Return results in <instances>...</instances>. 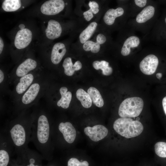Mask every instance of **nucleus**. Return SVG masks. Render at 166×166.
<instances>
[{
    "label": "nucleus",
    "mask_w": 166,
    "mask_h": 166,
    "mask_svg": "<svg viewBox=\"0 0 166 166\" xmlns=\"http://www.w3.org/2000/svg\"><path fill=\"white\" fill-rule=\"evenodd\" d=\"M52 128L48 117L44 114L32 122L30 141L43 157L48 158L53 150L51 140Z\"/></svg>",
    "instance_id": "obj_1"
},
{
    "label": "nucleus",
    "mask_w": 166,
    "mask_h": 166,
    "mask_svg": "<svg viewBox=\"0 0 166 166\" xmlns=\"http://www.w3.org/2000/svg\"><path fill=\"white\" fill-rule=\"evenodd\" d=\"M32 122H13L2 130L10 139L16 153H18L28 146V144L30 141Z\"/></svg>",
    "instance_id": "obj_2"
},
{
    "label": "nucleus",
    "mask_w": 166,
    "mask_h": 166,
    "mask_svg": "<svg viewBox=\"0 0 166 166\" xmlns=\"http://www.w3.org/2000/svg\"><path fill=\"white\" fill-rule=\"evenodd\" d=\"M113 128L118 134L127 138L137 136L143 132L144 127L139 121L130 118H120L114 121Z\"/></svg>",
    "instance_id": "obj_3"
},
{
    "label": "nucleus",
    "mask_w": 166,
    "mask_h": 166,
    "mask_svg": "<svg viewBox=\"0 0 166 166\" xmlns=\"http://www.w3.org/2000/svg\"><path fill=\"white\" fill-rule=\"evenodd\" d=\"M143 107L144 102L141 98L137 97L128 98L120 104L118 114L122 118L137 117L141 112Z\"/></svg>",
    "instance_id": "obj_4"
},
{
    "label": "nucleus",
    "mask_w": 166,
    "mask_h": 166,
    "mask_svg": "<svg viewBox=\"0 0 166 166\" xmlns=\"http://www.w3.org/2000/svg\"><path fill=\"white\" fill-rule=\"evenodd\" d=\"M0 166H7L10 156L14 149V147L7 136L0 134Z\"/></svg>",
    "instance_id": "obj_5"
},
{
    "label": "nucleus",
    "mask_w": 166,
    "mask_h": 166,
    "mask_svg": "<svg viewBox=\"0 0 166 166\" xmlns=\"http://www.w3.org/2000/svg\"><path fill=\"white\" fill-rule=\"evenodd\" d=\"M65 3L62 0H50L46 1L41 6V12L47 15H56L64 8Z\"/></svg>",
    "instance_id": "obj_6"
},
{
    "label": "nucleus",
    "mask_w": 166,
    "mask_h": 166,
    "mask_svg": "<svg viewBox=\"0 0 166 166\" xmlns=\"http://www.w3.org/2000/svg\"><path fill=\"white\" fill-rule=\"evenodd\" d=\"M158 64L157 57L153 54H150L145 57L140 62V68L144 74L150 75L156 72Z\"/></svg>",
    "instance_id": "obj_7"
},
{
    "label": "nucleus",
    "mask_w": 166,
    "mask_h": 166,
    "mask_svg": "<svg viewBox=\"0 0 166 166\" xmlns=\"http://www.w3.org/2000/svg\"><path fill=\"white\" fill-rule=\"evenodd\" d=\"M84 132L91 140L97 142L105 137L108 134V131L105 126L99 124L92 127H87L85 128Z\"/></svg>",
    "instance_id": "obj_8"
},
{
    "label": "nucleus",
    "mask_w": 166,
    "mask_h": 166,
    "mask_svg": "<svg viewBox=\"0 0 166 166\" xmlns=\"http://www.w3.org/2000/svg\"><path fill=\"white\" fill-rule=\"evenodd\" d=\"M32 38V34L30 30L27 28L20 30L16 35L14 45L18 49H24L29 45Z\"/></svg>",
    "instance_id": "obj_9"
},
{
    "label": "nucleus",
    "mask_w": 166,
    "mask_h": 166,
    "mask_svg": "<svg viewBox=\"0 0 166 166\" xmlns=\"http://www.w3.org/2000/svg\"><path fill=\"white\" fill-rule=\"evenodd\" d=\"M57 129L66 142L69 144L73 142L76 138V132L71 123L61 122L58 125Z\"/></svg>",
    "instance_id": "obj_10"
},
{
    "label": "nucleus",
    "mask_w": 166,
    "mask_h": 166,
    "mask_svg": "<svg viewBox=\"0 0 166 166\" xmlns=\"http://www.w3.org/2000/svg\"><path fill=\"white\" fill-rule=\"evenodd\" d=\"M62 31V28L60 23L57 21L51 19L48 23L45 30V35L49 39L53 40L59 37Z\"/></svg>",
    "instance_id": "obj_11"
},
{
    "label": "nucleus",
    "mask_w": 166,
    "mask_h": 166,
    "mask_svg": "<svg viewBox=\"0 0 166 166\" xmlns=\"http://www.w3.org/2000/svg\"><path fill=\"white\" fill-rule=\"evenodd\" d=\"M106 41L105 36L102 34H99L97 35L96 42L88 40L83 44V48L86 51H91L93 53H97L100 50V45L104 43Z\"/></svg>",
    "instance_id": "obj_12"
},
{
    "label": "nucleus",
    "mask_w": 166,
    "mask_h": 166,
    "mask_svg": "<svg viewBox=\"0 0 166 166\" xmlns=\"http://www.w3.org/2000/svg\"><path fill=\"white\" fill-rule=\"evenodd\" d=\"M66 52L65 45L62 43L58 42L53 46L51 54V60L53 63L57 65L61 61Z\"/></svg>",
    "instance_id": "obj_13"
},
{
    "label": "nucleus",
    "mask_w": 166,
    "mask_h": 166,
    "mask_svg": "<svg viewBox=\"0 0 166 166\" xmlns=\"http://www.w3.org/2000/svg\"><path fill=\"white\" fill-rule=\"evenodd\" d=\"M37 65L35 61L31 58L26 59L18 67L16 70V74L19 77L26 75L30 71L35 69Z\"/></svg>",
    "instance_id": "obj_14"
},
{
    "label": "nucleus",
    "mask_w": 166,
    "mask_h": 166,
    "mask_svg": "<svg viewBox=\"0 0 166 166\" xmlns=\"http://www.w3.org/2000/svg\"><path fill=\"white\" fill-rule=\"evenodd\" d=\"M39 84L35 83L32 84L23 96L22 101L25 105L30 103L35 99L39 92Z\"/></svg>",
    "instance_id": "obj_15"
},
{
    "label": "nucleus",
    "mask_w": 166,
    "mask_h": 166,
    "mask_svg": "<svg viewBox=\"0 0 166 166\" xmlns=\"http://www.w3.org/2000/svg\"><path fill=\"white\" fill-rule=\"evenodd\" d=\"M124 10L121 7H118L116 9H110L105 13L103 20L106 24L111 25L114 22L116 18L123 15Z\"/></svg>",
    "instance_id": "obj_16"
},
{
    "label": "nucleus",
    "mask_w": 166,
    "mask_h": 166,
    "mask_svg": "<svg viewBox=\"0 0 166 166\" xmlns=\"http://www.w3.org/2000/svg\"><path fill=\"white\" fill-rule=\"evenodd\" d=\"M140 43L138 37L135 36L128 38L124 41L122 47L121 53L123 56L128 55L131 52V48L137 47Z\"/></svg>",
    "instance_id": "obj_17"
},
{
    "label": "nucleus",
    "mask_w": 166,
    "mask_h": 166,
    "mask_svg": "<svg viewBox=\"0 0 166 166\" xmlns=\"http://www.w3.org/2000/svg\"><path fill=\"white\" fill-rule=\"evenodd\" d=\"M68 89L65 87H62L60 89V93L61 98L57 101V105L64 109L68 108L69 106L72 99V93L69 91L67 92Z\"/></svg>",
    "instance_id": "obj_18"
},
{
    "label": "nucleus",
    "mask_w": 166,
    "mask_h": 166,
    "mask_svg": "<svg viewBox=\"0 0 166 166\" xmlns=\"http://www.w3.org/2000/svg\"><path fill=\"white\" fill-rule=\"evenodd\" d=\"M155 11V8L153 6H146L136 16V22L140 23L146 22L153 17Z\"/></svg>",
    "instance_id": "obj_19"
},
{
    "label": "nucleus",
    "mask_w": 166,
    "mask_h": 166,
    "mask_svg": "<svg viewBox=\"0 0 166 166\" xmlns=\"http://www.w3.org/2000/svg\"><path fill=\"white\" fill-rule=\"evenodd\" d=\"M34 80L33 75L29 73L23 76L20 78V82L16 88L17 92L21 94L23 93L31 85Z\"/></svg>",
    "instance_id": "obj_20"
},
{
    "label": "nucleus",
    "mask_w": 166,
    "mask_h": 166,
    "mask_svg": "<svg viewBox=\"0 0 166 166\" xmlns=\"http://www.w3.org/2000/svg\"><path fill=\"white\" fill-rule=\"evenodd\" d=\"M97 26V23L93 22L91 23L83 30L79 36L80 41L81 44H84L88 41L96 30Z\"/></svg>",
    "instance_id": "obj_21"
},
{
    "label": "nucleus",
    "mask_w": 166,
    "mask_h": 166,
    "mask_svg": "<svg viewBox=\"0 0 166 166\" xmlns=\"http://www.w3.org/2000/svg\"><path fill=\"white\" fill-rule=\"evenodd\" d=\"M76 96L84 107L89 108L91 107L92 101L90 96L83 89H78L76 93Z\"/></svg>",
    "instance_id": "obj_22"
},
{
    "label": "nucleus",
    "mask_w": 166,
    "mask_h": 166,
    "mask_svg": "<svg viewBox=\"0 0 166 166\" xmlns=\"http://www.w3.org/2000/svg\"><path fill=\"white\" fill-rule=\"evenodd\" d=\"M87 93L89 94L94 104L98 107H102L104 101L99 91L95 88L91 87L88 89Z\"/></svg>",
    "instance_id": "obj_23"
},
{
    "label": "nucleus",
    "mask_w": 166,
    "mask_h": 166,
    "mask_svg": "<svg viewBox=\"0 0 166 166\" xmlns=\"http://www.w3.org/2000/svg\"><path fill=\"white\" fill-rule=\"evenodd\" d=\"M93 66L96 70L101 69L104 75H109L113 72L112 68L109 66V63L105 61H94L93 63Z\"/></svg>",
    "instance_id": "obj_24"
},
{
    "label": "nucleus",
    "mask_w": 166,
    "mask_h": 166,
    "mask_svg": "<svg viewBox=\"0 0 166 166\" xmlns=\"http://www.w3.org/2000/svg\"><path fill=\"white\" fill-rule=\"evenodd\" d=\"M21 6L19 0H5L3 2L2 7L6 12H13L18 10Z\"/></svg>",
    "instance_id": "obj_25"
},
{
    "label": "nucleus",
    "mask_w": 166,
    "mask_h": 166,
    "mask_svg": "<svg viewBox=\"0 0 166 166\" xmlns=\"http://www.w3.org/2000/svg\"><path fill=\"white\" fill-rule=\"evenodd\" d=\"M156 155L162 158H166V142L162 141L156 143L154 145Z\"/></svg>",
    "instance_id": "obj_26"
},
{
    "label": "nucleus",
    "mask_w": 166,
    "mask_h": 166,
    "mask_svg": "<svg viewBox=\"0 0 166 166\" xmlns=\"http://www.w3.org/2000/svg\"><path fill=\"white\" fill-rule=\"evenodd\" d=\"M63 67L64 69V73L68 76H71L73 75L75 70L73 68V65L71 58L70 57L65 58L63 62Z\"/></svg>",
    "instance_id": "obj_27"
},
{
    "label": "nucleus",
    "mask_w": 166,
    "mask_h": 166,
    "mask_svg": "<svg viewBox=\"0 0 166 166\" xmlns=\"http://www.w3.org/2000/svg\"><path fill=\"white\" fill-rule=\"evenodd\" d=\"M89 164L86 161H80L75 158H71L68 160L67 166H89Z\"/></svg>",
    "instance_id": "obj_28"
},
{
    "label": "nucleus",
    "mask_w": 166,
    "mask_h": 166,
    "mask_svg": "<svg viewBox=\"0 0 166 166\" xmlns=\"http://www.w3.org/2000/svg\"><path fill=\"white\" fill-rule=\"evenodd\" d=\"M89 6L90 8L89 9L91 10L93 14H96L99 12V6L96 2L89 1Z\"/></svg>",
    "instance_id": "obj_29"
},
{
    "label": "nucleus",
    "mask_w": 166,
    "mask_h": 166,
    "mask_svg": "<svg viewBox=\"0 0 166 166\" xmlns=\"http://www.w3.org/2000/svg\"><path fill=\"white\" fill-rule=\"evenodd\" d=\"M83 15L84 18L87 21H90L93 17V13L90 9L84 12Z\"/></svg>",
    "instance_id": "obj_30"
},
{
    "label": "nucleus",
    "mask_w": 166,
    "mask_h": 166,
    "mask_svg": "<svg viewBox=\"0 0 166 166\" xmlns=\"http://www.w3.org/2000/svg\"><path fill=\"white\" fill-rule=\"evenodd\" d=\"M134 2L135 4L137 6L140 7H143L146 5L147 1L146 0H135Z\"/></svg>",
    "instance_id": "obj_31"
},
{
    "label": "nucleus",
    "mask_w": 166,
    "mask_h": 166,
    "mask_svg": "<svg viewBox=\"0 0 166 166\" xmlns=\"http://www.w3.org/2000/svg\"><path fill=\"white\" fill-rule=\"evenodd\" d=\"M82 64L79 61H76L73 65V68L75 71L80 69L82 68Z\"/></svg>",
    "instance_id": "obj_32"
},
{
    "label": "nucleus",
    "mask_w": 166,
    "mask_h": 166,
    "mask_svg": "<svg viewBox=\"0 0 166 166\" xmlns=\"http://www.w3.org/2000/svg\"><path fill=\"white\" fill-rule=\"evenodd\" d=\"M162 106L165 114L166 115V96L164 97L162 101Z\"/></svg>",
    "instance_id": "obj_33"
},
{
    "label": "nucleus",
    "mask_w": 166,
    "mask_h": 166,
    "mask_svg": "<svg viewBox=\"0 0 166 166\" xmlns=\"http://www.w3.org/2000/svg\"><path fill=\"white\" fill-rule=\"evenodd\" d=\"M4 47V42L2 38H0V54L2 53Z\"/></svg>",
    "instance_id": "obj_34"
},
{
    "label": "nucleus",
    "mask_w": 166,
    "mask_h": 166,
    "mask_svg": "<svg viewBox=\"0 0 166 166\" xmlns=\"http://www.w3.org/2000/svg\"><path fill=\"white\" fill-rule=\"evenodd\" d=\"M4 78V75L3 72L1 70H0V83L3 81Z\"/></svg>",
    "instance_id": "obj_35"
},
{
    "label": "nucleus",
    "mask_w": 166,
    "mask_h": 166,
    "mask_svg": "<svg viewBox=\"0 0 166 166\" xmlns=\"http://www.w3.org/2000/svg\"><path fill=\"white\" fill-rule=\"evenodd\" d=\"M157 77L159 79H160L162 76V74L161 73H158L156 74Z\"/></svg>",
    "instance_id": "obj_36"
},
{
    "label": "nucleus",
    "mask_w": 166,
    "mask_h": 166,
    "mask_svg": "<svg viewBox=\"0 0 166 166\" xmlns=\"http://www.w3.org/2000/svg\"><path fill=\"white\" fill-rule=\"evenodd\" d=\"M19 27L20 29V30L24 29L25 28V26L23 24H20L19 26Z\"/></svg>",
    "instance_id": "obj_37"
},
{
    "label": "nucleus",
    "mask_w": 166,
    "mask_h": 166,
    "mask_svg": "<svg viewBox=\"0 0 166 166\" xmlns=\"http://www.w3.org/2000/svg\"><path fill=\"white\" fill-rule=\"evenodd\" d=\"M140 119V118L139 117H137L136 119V120L139 121Z\"/></svg>",
    "instance_id": "obj_38"
},
{
    "label": "nucleus",
    "mask_w": 166,
    "mask_h": 166,
    "mask_svg": "<svg viewBox=\"0 0 166 166\" xmlns=\"http://www.w3.org/2000/svg\"><path fill=\"white\" fill-rule=\"evenodd\" d=\"M165 23H166V17L165 18Z\"/></svg>",
    "instance_id": "obj_39"
},
{
    "label": "nucleus",
    "mask_w": 166,
    "mask_h": 166,
    "mask_svg": "<svg viewBox=\"0 0 166 166\" xmlns=\"http://www.w3.org/2000/svg\"><path fill=\"white\" fill-rule=\"evenodd\" d=\"M53 166L50 165V166Z\"/></svg>",
    "instance_id": "obj_40"
}]
</instances>
